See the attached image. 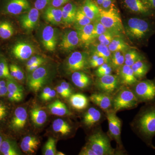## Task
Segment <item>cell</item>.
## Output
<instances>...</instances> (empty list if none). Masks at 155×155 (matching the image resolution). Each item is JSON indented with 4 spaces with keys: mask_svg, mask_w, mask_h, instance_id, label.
Returning a JSON list of instances; mask_svg holds the SVG:
<instances>
[{
    "mask_svg": "<svg viewBox=\"0 0 155 155\" xmlns=\"http://www.w3.org/2000/svg\"><path fill=\"white\" fill-rule=\"evenodd\" d=\"M132 127L148 146L155 149L153 139L155 136V101L146 103L136 116Z\"/></svg>",
    "mask_w": 155,
    "mask_h": 155,
    "instance_id": "obj_1",
    "label": "cell"
},
{
    "mask_svg": "<svg viewBox=\"0 0 155 155\" xmlns=\"http://www.w3.org/2000/svg\"><path fill=\"white\" fill-rule=\"evenodd\" d=\"M97 19L112 33L124 32L122 19L117 9L114 7H111L108 10L99 8V16Z\"/></svg>",
    "mask_w": 155,
    "mask_h": 155,
    "instance_id": "obj_2",
    "label": "cell"
},
{
    "mask_svg": "<svg viewBox=\"0 0 155 155\" xmlns=\"http://www.w3.org/2000/svg\"><path fill=\"white\" fill-rule=\"evenodd\" d=\"M97 155H111L115 150L111 145L109 137L101 130H97L88 137L87 143Z\"/></svg>",
    "mask_w": 155,
    "mask_h": 155,
    "instance_id": "obj_3",
    "label": "cell"
},
{
    "mask_svg": "<svg viewBox=\"0 0 155 155\" xmlns=\"http://www.w3.org/2000/svg\"><path fill=\"white\" fill-rule=\"evenodd\" d=\"M139 104L138 100L132 90L127 87L119 89L113 99V109L117 113L125 109L136 107Z\"/></svg>",
    "mask_w": 155,
    "mask_h": 155,
    "instance_id": "obj_4",
    "label": "cell"
},
{
    "mask_svg": "<svg viewBox=\"0 0 155 155\" xmlns=\"http://www.w3.org/2000/svg\"><path fill=\"white\" fill-rule=\"evenodd\" d=\"M132 91L139 102L148 103L155 101V79H142L133 85Z\"/></svg>",
    "mask_w": 155,
    "mask_h": 155,
    "instance_id": "obj_5",
    "label": "cell"
},
{
    "mask_svg": "<svg viewBox=\"0 0 155 155\" xmlns=\"http://www.w3.org/2000/svg\"><path fill=\"white\" fill-rule=\"evenodd\" d=\"M126 33L131 38L140 41L146 38L151 31L149 22L144 19L131 18L126 25Z\"/></svg>",
    "mask_w": 155,
    "mask_h": 155,
    "instance_id": "obj_6",
    "label": "cell"
},
{
    "mask_svg": "<svg viewBox=\"0 0 155 155\" xmlns=\"http://www.w3.org/2000/svg\"><path fill=\"white\" fill-rule=\"evenodd\" d=\"M51 76L49 68L42 65L28 75L27 81L28 87L32 91L37 92L48 83Z\"/></svg>",
    "mask_w": 155,
    "mask_h": 155,
    "instance_id": "obj_7",
    "label": "cell"
},
{
    "mask_svg": "<svg viewBox=\"0 0 155 155\" xmlns=\"http://www.w3.org/2000/svg\"><path fill=\"white\" fill-rule=\"evenodd\" d=\"M89 64L88 56L86 53L76 51L71 53L67 58L66 68L70 72L81 71L86 69Z\"/></svg>",
    "mask_w": 155,
    "mask_h": 155,
    "instance_id": "obj_8",
    "label": "cell"
},
{
    "mask_svg": "<svg viewBox=\"0 0 155 155\" xmlns=\"http://www.w3.org/2000/svg\"><path fill=\"white\" fill-rule=\"evenodd\" d=\"M120 83L119 78L110 74L98 77L96 86L101 92L112 95L119 89Z\"/></svg>",
    "mask_w": 155,
    "mask_h": 155,
    "instance_id": "obj_9",
    "label": "cell"
},
{
    "mask_svg": "<svg viewBox=\"0 0 155 155\" xmlns=\"http://www.w3.org/2000/svg\"><path fill=\"white\" fill-rule=\"evenodd\" d=\"M116 113L110 109L107 111V117L109 125V133L110 137L116 142L117 144L121 146V134L122 122L116 116Z\"/></svg>",
    "mask_w": 155,
    "mask_h": 155,
    "instance_id": "obj_10",
    "label": "cell"
},
{
    "mask_svg": "<svg viewBox=\"0 0 155 155\" xmlns=\"http://www.w3.org/2000/svg\"><path fill=\"white\" fill-rule=\"evenodd\" d=\"M80 42L77 31H67L62 35L59 47L62 51L69 52L77 47Z\"/></svg>",
    "mask_w": 155,
    "mask_h": 155,
    "instance_id": "obj_11",
    "label": "cell"
},
{
    "mask_svg": "<svg viewBox=\"0 0 155 155\" xmlns=\"http://www.w3.org/2000/svg\"><path fill=\"white\" fill-rule=\"evenodd\" d=\"M41 41L44 47L47 51H54L58 43V33L56 28L50 25L44 27L42 31Z\"/></svg>",
    "mask_w": 155,
    "mask_h": 155,
    "instance_id": "obj_12",
    "label": "cell"
},
{
    "mask_svg": "<svg viewBox=\"0 0 155 155\" xmlns=\"http://www.w3.org/2000/svg\"><path fill=\"white\" fill-rule=\"evenodd\" d=\"M39 19V11L33 8L23 13L19 17V22L22 28L27 31L33 29L36 26Z\"/></svg>",
    "mask_w": 155,
    "mask_h": 155,
    "instance_id": "obj_13",
    "label": "cell"
},
{
    "mask_svg": "<svg viewBox=\"0 0 155 155\" xmlns=\"http://www.w3.org/2000/svg\"><path fill=\"white\" fill-rule=\"evenodd\" d=\"M14 57L20 61H25L31 58L35 52L33 46L25 41H19L14 45L12 48Z\"/></svg>",
    "mask_w": 155,
    "mask_h": 155,
    "instance_id": "obj_14",
    "label": "cell"
},
{
    "mask_svg": "<svg viewBox=\"0 0 155 155\" xmlns=\"http://www.w3.org/2000/svg\"><path fill=\"white\" fill-rule=\"evenodd\" d=\"M4 8L7 14L16 15L29 11L30 5L28 0H7Z\"/></svg>",
    "mask_w": 155,
    "mask_h": 155,
    "instance_id": "obj_15",
    "label": "cell"
},
{
    "mask_svg": "<svg viewBox=\"0 0 155 155\" xmlns=\"http://www.w3.org/2000/svg\"><path fill=\"white\" fill-rule=\"evenodd\" d=\"M28 114L24 107L16 108L11 121V127L15 131H20L25 127L27 122Z\"/></svg>",
    "mask_w": 155,
    "mask_h": 155,
    "instance_id": "obj_16",
    "label": "cell"
},
{
    "mask_svg": "<svg viewBox=\"0 0 155 155\" xmlns=\"http://www.w3.org/2000/svg\"><path fill=\"white\" fill-rule=\"evenodd\" d=\"M89 98L92 102L104 110H109L113 107V99L111 95L107 94L101 92L93 94Z\"/></svg>",
    "mask_w": 155,
    "mask_h": 155,
    "instance_id": "obj_17",
    "label": "cell"
},
{
    "mask_svg": "<svg viewBox=\"0 0 155 155\" xmlns=\"http://www.w3.org/2000/svg\"><path fill=\"white\" fill-rule=\"evenodd\" d=\"M124 3L127 8L134 13L145 16L153 14V11L143 0H124Z\"/></svg>",
    "mask_w": 155,
    "mask_h": 155,
    "instance_id": "obj_18",
    "label": "cell"
},
{
    "mask_svg": "<svg viewBox=\"0 0 155 155\" xmlns=\"http://www.w3.org/2000/svg\"><path fill=\"white\" fill-rule=\"evenodd\" d=\"M40 144V141L37 137L33 135H27L22 138L20 147L23 152L27 154H34Z\"/></svg>",
    "mask_w": 155,
    "mask_h": 155,
    "instance_id": "obj_19",
    "label": "cell"
},
{
    "mask_svg": "<svg viewBox=\"0 0 155 155\" xmlns=\"http://www.w3.org/2000/svg\"><path fill=\"white\" fill-rule=\"evenodd\" d=\"M44 19L53 25H59L63 22L62 9L51 6L45 10L43 14Z\"/></svg>",
    "mask_w": 155,
    "mask_h": 155,
    "instance_id": "obj_20",
    "label": "cell"
},
{
    "mask_svg": "<svg viewBox=\"0 0 155 155\" xmlns=\"http://www.w3.org/2000/svg\"><path fill=\"white\" fill-rule=\"evenodd\" d=\"M101 118V111L97 108L91 107L89 108L84 115L83 123L86 127L90 128L98 123Z\"/></svg>",
    "mask_w": 155,
    "mask_h": 155,
    "instance_id": "obj_21",
    "label": "cell"
},
{
    "mask_svg": "<svg viewBox=\"0 0 155 155\" xmlns=\"http://www.w3.org/2000/svg\"><path fill=\"white\" fill-rule=\"evenodd\" d=\"M120 71V83L125 86H133L138 80L134 76L131 67L124 64Z\"/></svg>",
    "mask_w": 155,
    "mask_h": 155,
    "instance_id": "obj_22",
    "label": "cell"
},
{
    "mask_svg": "<svg viewBox=\"0 0 155 155\" xmlns=\"http://www.w3.org/2000/svg\"><path fill=\"white\" fill-rule=\"evenodd\" d=\"M149 63L145 59H140L131 66L134 76L138 81L143 79L150 70Z\"/></svg>",
    "mask_w": 155,
    "mask_h": 155,
    "instance_id": "obj_23",
    "label": "cell"
},
{
    "mask_svg": "<svg viewBox=\"0 0 155 155\" xmlns=\"http://www.w3.org/2000/svg\"><path fill=\"white\" fill-rule=\"evenodd\" d=\"M30 116L31 122L37 127H41L47 120L46 112L40 107L32 108L30 111Z\"/></svg>",
    "mask_w": 155,
    "mask_h": 155,
    "instance_id": "obj_24",
    "label": "cell"
},
{
    "mask_svg": "<svg viewBox=\"0 0 155 155\" xmlns=\"http://www.w3.org/2000/svg\"><path fill=\"white\" fill-rule=\"evenodd\" d=\"M71 79L75 86L81 89L87 88L91 84L90 78L81 71L72 72Z\"/></svg>",
    "mask_w": 155,
    "mask_h": 155,
    "instance_id": "obj_25",
    "label": "cell"
},
{
    "mask_svg": "<svg viewBox=\"0 0 155 155\" xmlns=\"http://www.w3.org/2000/svg\"><path fill=\"white\" fill-rule=\"evenodd\" d=\"M80 8L92 21L98 18L99 8L92 0H84L83 5Z\"/></svg>",
    "mask_w": 155,
    "mask_h": 155,
    "instance_id": "obj_26",
    "label": "cell"
},
{
    "mask_svg": "<svg viewBox=\"0 0 155 155\" xmlns=\"http://www.w3.org/2000/svg\"><path fill=\"white\" fill-rule=\"evenodd\" d=\"M48 108L50 112L55 116H69L72 114L66 104L59 100H56L49 104Z\"/></svg>",
    "mask_w": 155,
    "mask_h": 155,
    "instance_id": "obj_27",
    "label": "cell"
},
{
    "mask_svg": "<svg viewBox=\"0 0 155 155\" xmlns=\"http://www.w3.org/2000/svg\"><path fill=\"white\" fill-rule=\"evenodd\" d=\"M53 130L56 133L62 136H67L72 133V125L66 120L57 119L54 120L52 124Z\"/></svg>",
    "mask_w": 155,
    "mask_h": 155,
    "instance_id": "obj_28",
    "label": "cell"
},
{
    "mask_svg": "<svg viewBox=\"0 0 155 155\" xmlns=\"http://www.w3.org/2000/svg\"><path fill=\"white\" fill-rule=\"evenodd\" d=\"M69 103L72 107L78 110H82L87 107L88 100L84 95L81 94H72L69 97Z\"/></svg>",
    "mask_w": 155,
    "mask_h": 155,
    "instance_id": "obj_29",
    "label": "cell"
},
{
    "mask_svg": "<svg viewBox=\"0 0 155 155\" xmlns=\"http://www.w3.org/2000/svg\"><path fill=\"white\" fill-rule=\"evenodd\" d=\"M62 11L63 22L70 24L74 22L77 11V7L73 3H68L61 8Z\"/></svg>",
    "mask_w": 155,
    "mask_h": 155,
    "instance_id": "obj_30",
    "label": "cell"
},
{
    "mask_svg": "<svg viewBox=\"0 0 155 155\" xmlns=\"http://www.w3.org/2000/svg\"><path fill=\"white\" fill-rule=\"evenodd\" d=\"M94 27V24L90 23L84 26L75 27L81 42L83 43L87 44L92 40Z\"/></svg>",
    "mask_w": 155,
    "mask_h": 155,
    "instance_id": "obj_31",
    "label": "cell"
},
{
    "mask_svg": "<svg viewBox=\"0 0 155 155\" xmlns=\"http://www.w3.org/2000/svg\"><path fill=\"white\" fill-rule=\"evenodd\" d=\"M0 152L4 155H20L17 147L9 140H3L0 147Z\"/></svg>",
    "mask_w": 155,
    "mask_h": 155,
    "instance_id": "obj_32",
    "label": "cell"
},
{
    "mask_svg": "<svg viewBox=\"0 0 155 155\" xmlns=\"http://www.w3.org/2000/svg\"><path fill=\"white\" fill-rule=\"evenodd\" d=\"M111 52L120 51L125 52L128 48L126 43L120 38H114L110 43L108 46Z\"/></svg>",
    "mask_w": 155,
    "mask_h": 155,
    "instance_id": "obj_33",
    "label": "cell"
},
{
    "mask_svg": "<svg viewBox=\"0 0 155 155\" xmlns=\"http://www.w3.org/2000/svg\"><path fill=\"white\" fill-rule=\"evenodd\" d=\"M93 54H96L98 56L104 59L106 63H110L111 57V52L109 50L107 46L98 44L94 46Z\"/></svg>",
    "mask_w": 155,
    "mask_h": 155,
    "instance_id": "obj_34",
    "label": "cell"
},
{
    "mask_svg": "<svg viewBox=\"0 0 155 155\" xmlns=\"http://www.w3.org/2000/svg\"><path fill=\"white\" fill-rule=\"evenodd\" d=\"M14 32L13 25L7 21L0 22V38L8 39L13 36Z\"/></svg>",
    "mask_w": 155,
    "mask_h": 155,
    "instance_id": "obj_35",
    "label": "cell"
},
{
    "mask_svg": "<svg viewBox=\"0 0 155 155\" xmlns=\"http://www.w3.org/2000/svg\"><path fill=\"white\" fill-rule=\"evenodd\" d=\"M125 53L120 51L113 52L111 54L110 61L111 66L113 68L117 69L122 67L125 64Z\"/></svg>",
    "mask_w": 155,
    "mask_h": 155,
    "instance_id": "obj_36",
    "label": "cell"
},
{
    "mask_svg": "<svg viewBox=\"0 0 155 155\" xmlns=\"http://www.w3.org/2000/svg\"><path fill=\"white\" fill-rule=\"evenodd\" d=\"M143 58H144L136 50L127 51L125 53V64L131 67L136 62Z\"/></svg>",
    "mask_w": 155,
    "mask_h": 155,
    "instance_id": "obj_37",
    "label": "cell"
},
{
    "mask_svg": "<svg viewBox=\"0 0 155 155\" xmlns=\"http://www.w3.org/2000/svg\"><path fill=\"white\" fill-rule=\"evenodd\" d=\"M92 21L84 13L81 8L77 9L74 23L76 27L84 26L91 23Z\"/></svg>",
    "mask_w": 155,
    "mask_h": 155,
    "instance_id": "obj_38",
    "label": "cell"
},
{
    "mask_svg": "<svg viewBox=\"0 0 155 155\" xmlns=\"http://www.w3.org/2000/svg\"><path fill=\"white\" fill-rule=\"evenodd\" d=\"M7 86L8 92L24 95L23 87L14 81V79H8Z\"/></svg>",
    "mask_w": 155,
    "mask_h": 155,
    "instance_id": "obj_39",
    "label": "cell"
},
{
    "mask_svg": "<svg viewBox=\"0 0 155 155\" xmlns=\"http://www.w3.org/2000/svg\"><path fill=\"white\" fill-rule=\"evenodd\" d=\"M56 140L53 137H49L46 142L44 148V155H56Z\"/></svg>",
    "mask_w": 155,
    "mask_h": 155,
    "instance_id": "obj_40",
    "label": "cell"
},
{
    "mask_svg": "<svg viewBox=\"0 0 155 155\" xmlns=\"http://www.w3.org/2000/svg\"><path fill=\"white\" fill-rule=\"evenodd\" d=\"M10 72L11 76L14 79L22 81L25 78L24 72L22 69L17 65L12 64L10 66Z\"/></svg>",
    "mask_w": 155,
    "mask_h": 155,
    "instance_id": "obj_41",
    "label": "cell"
},
{
    "mask_svg": "<svg viewBox=\"0 0 155 155\" xmlns=\"http://www.w3.org/2000/svg\"><path fill=\"white\" fill-rule=\"evenodd\" d=\"M0 78L14 79L10 74V69L7 61L4 59L0 60Z\"/></svg>",
    "mask_w": 155,
    "mask_h": 155,
    "instance_id": "obj_42",
    "label": "cell"
},
{
    "mask_svg": "<svg viewBox=\"0 0 155 155\" xmlns=\"http://www.w3.org/2000/svg\"><path fill=\"white\" fill-rule=\"evenodd\" d=\"M113 67L109 63H105L102 65L97 67L96 74L98 77H101L104 75H110L112 74Z\"/></svg>",
    "mask_w": 155,
    "mask_h": 155,
    "instance_id": "obj_43",
    "label": "cell"
},
{
    "mask_svg": "<svg viewBox=\"0 0 155 155\" xmlns=\"http://www.w3.org/2000/svg\"><path fill=\"white\" fill-rule=\"evenodd\" d=\"M94 27L93 31V39L97 38L99 35L109 31L98 20L95 22L94 24Z\"/></svg>",
    "mask_w": 155,
    "mask_h": 155,
    "instance_id": "obj_44",
    "label": "cell"
},
{
    "mask_svg": "<svg viewBox=\"0 0 155 155\" xmlns=\"http://www.w3.org/2000/svg\"><path fill=\"white\" fill-rule=\"evenodd\" d=\"M97 38L99 43L108 46L114 38V36L113 33L108 31L99 35L98 37Z\"/></svg>",
    "mask_w": 155,
    "mask_h": 155,
    "instance_id": "obj_45",
    "label": "cell"
},
{
    "mask_svg": "<svg viewBox=\"0 0 155 155\" xmlns=\"http://www.w3.org/2000/svg\"><path fill=\"white\" fill-rule=\"evenodd\" d=\"M45 61V59L41 56L38 55L32 56L28 59V61L26 63V68L35 64H43Z\"/></svg>",
    "mask_w": 155,
    "mask_h": 155,
    "instance_id": "obj_46",
    "label": "cell"
},
{
    "mask_svg": "<svg viewBox=\"0 0 155 155\" xmlns=\"http://www.w3.org/2000/svg\"><path fill=\"white\" fill-rule=\"evenodd\" d=\"M51 0H35V7L39 11L46 8L48 5L51 3Z\"/></svg>",
    "mask_w": 155,
    "mask_h": 155,
    "instance_id": "obj_47",
    "label": "cell"
},
{
    "mask_svg": "<svg viewBox=\"0 0 155 155\" xmlns=\"http://www.w3.org/2000/svg\"><path fill=\"white\" fill-rule=\"evenodd\" d=\"M80 155H97L90 147L87 144L86 146L83 147L79 153Z\"/></svg>",
    "mask_w": 155,
    "mask_h": 155,
    "instance_id": "obj_48",
    "label": "cell"
},
{
    "mask_svg": "<svg viewBox=\"0 0 155 155\" xmlns=\"http://www.w3.org/2000/svg\"><path fill=\"white\" fill-rule=\"evenodd\" d=\"M7 95L10 101L13 102H18L22 101L24 96V95H22L15 94L10 92H8Z\"/></svg>",
    "mask_w": 155,
    "mask_h": 155,
    "instance_id": "obj_49",
    "label": "cell"
},
{
    "mask_svg": "<svg viewBox=\"0 0 155 155\" xmlns=\"http://www.w3.org/2000/svg\"><path fill=\"white\" fill-rule=\"evenodd\" d=\"M8 113L7 106L2 102L0 101V121L5 118Z\"/></svg>",
    "mask_w": 155,
    "mask_h": 155,
    "instance_id": "obj_50",
    "label": "cell"
},
{
    "mask_svg": "<svg viewBox=\"0 0 155 155\" xmlns=\"http://www.w3.org/2000/svg\"><path fill=\"white\" fill-rule=\"evenodd\" d=\"M105 63H106V62L104 59L102 58L99 57L97 59L94 61L89 62V64L90 67L92 68H97H97Z\"/></svg>",
    "mask_w": 155,
    "mask_h": 155,
    "instance_id": "obj_51",
    "label": "cell"
},
{
    "mask_svg": "<svg viewBox=\"0 0 155 155\" xmlns=\"http://www.w3.org/2000/svg\"><path fill=\"white\" fill-rule=\"evenodd\" d=\"M70 0H51V5L52 7L58 8L68 3Z\"/></svg>",
    "mask_w": 155,
    "mask_h": 155,
    "instance_id": "obj_52",
    "label": "cell"
},
{
    "mask_svg": "<svg viewBox=\"0 0 155 155\" xmlns=\"http://www.w3.org/2000/svg\"><path fill=\"white\" fill-rule=\"evenodd\" d=\"M60 85L62 87V88L64 89V90L66 91V92L68 94V95L70 97V96L72 94V87L70 86V84L66 81H63L61 82Z\"/></svg>",
    "mask_w": 155,
    "mask_h": 155,
    "instance_id": "obj_53",
    "label": "cell"
},
{
    "mask_svg": "<svg viewBox=\"0 0 155 155\" xmlns=\"http://www.w3.org/2000/svg\"><path fill=\"white\" fill-rule=\"evenodd\" d=\"M56 91L61 97L64 98H68L70 97L68 94L60 85H58L56 87Z\"/></svg>",
    "mask_w": 155,
    "mask_h": 155,
    "instance_id": "obj_54",
    "label": "cell"
},
{
    "mask_svg": "<svg viewBox=\"0 0 155 155\" xmlns=\"http://www.w3.org/2000/svg\"><path fill=\"white\" fill-rule=\"evenodd\" d=\"M52 89L50 87H45L43 89L42 91L41 94L40 95L41 99L42 100V101H44L46 97L48 95V94L51 91Z\"/></svg>",
    "mask_w": 155,
    "mask_h": 155,
    "instance_id": "obj_55",
    "label": "cell"
},
{
    "mask_svg": "<svg viewBox=\"0 0 155 155\" xmlns=\"http://www.w3.org/2000/svg\"><path fill=\"white\" fill-rule=\"evenodd\" d=\"M150 9L155 12V0H143Z\"/></svg>",
    "mask_w": 155,
    "mask_h": 155,
    "instance_id": "obj_56",
    "label": "cell"
},
{
    "mask_svg": "<svg viewBox=\"0 0 155 155\" xmlns=\"http://www.w3.org/2000/svg\"><path fill=\"white\" fill-rule=\"evenodd\" d=\"M56 94H57V93H56V91H55L54 90L52 89L51 91L48 94V95L46 97L44 101H47L52 99L56 96Z\"/></svg>",
    "mask_w": 155,
    "mask_h": 155,
    "instance_id": "obj_57",
    "label": "cell"
},
{
    "mask_svg": "<svg viewBox=\"0 0 155 155\" xmlns=\"http://www.w3.org/2000/svg\"><path fill=\"white\" fill-rule=\"evenodd\" d=\"M43 65V64H35L31 65L30 67H27L26 68V70L29 72H33L35 70H36L38 68Z\"/></svg>",
    "mask_w": 155,
    "mask_h": 155,
    "instance_id": "obj_58",
    "label": "cell"
},
{
    "mask_svg": "<svg viewBox=\"0 0 155 155\" xmlns=\"http://www.w3.org/2000/svg\"><path fill=\"white\" fill-rule=\"evenodd\" d=\"M113 1V0H104L101 5L102 6L103 8L104 9L109 8H110V6L112 5Z\"/></svg>",
    "mask_w": 155,
    "mask_h": 155,
    "instance_id": "obj_59",
    "label": "cell"
},
{
    "mask_svg": "<svg viewBox=\"0 0 155 155\" xmlns=\"http://www.w3.org/2000/svg\"><path fill=\"white\" fill-rule=\"evenodd\" d=\"M7 86L0 87V97L4 96L8 94Z\"/></svg>",
    "mask_w": 155,
    "mask_h": 155,
    "instance_id": "obj_60",
    "label": "cell"
},
{
    "mask_svg": "<svg viewBox=\"0 0 155 155\" xmlns=\"http://www.w3.org/2000/svg\"><path fill=\"white\" fill-rule=\"evenodd\" d=\"M7 86V82L4 80H0V87Z\"/></svg>",
    "mask_w": 155,
    "mask_h": 155,
    "instance_id": "obj_61",
    "label": "cell"
},
{
    "mask_svg": "<svg viewBox=\"0 0 155 155\" xmlns=\"http://www.w3.org/2000/svg\"><path fill=\"white\" fill-rule=\"evenodd\" d=\"M97 3L100 5H102L103 2H104V0H97Z\"/></svg>",
    "mask_w": 155,
    "mask_h": 155,
    "instance_id": "obj_62",
    "label": "cell"
},
{
    "mask_svg": "<svg viewBox=\"0 0 155 155\" xmlns=\"http://www.w3.org/2000/svg\"><path fill=\"white\" fill-rule=\"evenodd\" d=\"M56 155H65L64 153L61 152H57L56 153Z\"/></svg>",
    "mask_w": 155,
    "mask_h": 155,
    "instance_id": "obj_63",
    "label": "cell"
},
{
    "mask_svg": "<svg viewBox=\"0 0 155 155\" xmlns=\"http://www.w3.org/2000/svg\"><path fill=\"white\" fill-rule=\"evenodd\" d=\"M3 140V139L2 137V136L0 135V147H1V144H2Z\"/></svg>",
    "mask_w": 155,
    "mask_h": 155,
    "instance_id": "obj_64",
    "label": "cell"
}]
</instances>
